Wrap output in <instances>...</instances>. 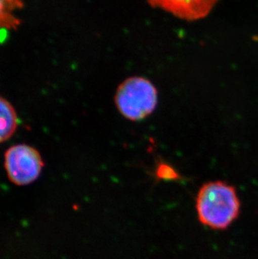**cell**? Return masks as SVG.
<instances>
[{
  "label": "cell",
  "mask_w": 258,
  "mask_h": 259,
  "mask_svg": "<svg viewBox=\"0 0 258 259\" xmlns=\"http://www.w3.org/2000/svg\"><path fill=\"white\" fill-rule=\"evenodd\" d=\"M195 210L201 225L214 231H225L241 212V201L236 190L226 181L203 184L195 198Z\"/></svg>",
  "instance_id": "1"
},
{
  "label": "cell",
  "mask_w": 258,
  "mask_h": 259,
  "mask_svg": "<svg viewBox=\"0 0 258 259\" xmlns=\"http://www.w3.org/2000/svg\"><path fill=\"white\" fill-rule=\"evenodd\" d=\"M115 103L118 111L127 119H144L155 110L158 91L148 79L134 76L118 87Z\"/></svg>",
  "instance_id": "2"
},
{
  "label": "cell",
  "mask_w": 258,
  "mask_h": 259,
  "mask_svg": "<svg viewBox=\"0 0 258 259\" xmlns=\"http://www.w3.org/2000/svg\"><path fill=\"white\" fill-rule=\"evenodd\" d=\"M44 167L39 152L27 144L14 145L5 154L8 178L16 186H27L39 178Z\"/></svg>",
  "instance_id": "3"
},
{
  "label": "cell",
  "mask_w": 258,
  "mask_h": 259,
  "mask_svg": "<svg viewBox=\"0 0 258 259\" xmlns=\"http://www.w3.org/2000/svg\"><path fill=\"white\" fill-rule=\"evenodd\" d=\"M153 7L159 8L183 20L205 18L219 0H148Z\"/></svg>",
  "instance_id": "4"
},
{
  "label": "cell",
  "mask_w": 258,
  "mask_h": 259,
  "mask_svg": "<svg viewBox=\"0 0 258 259\" xmlns=\"http://www.w3.org/2000/svg\"><path fill=\"white\" fill-rule=\"evenodd\" d=\"M23 8L22 0H0V43L5 39L8 32L20 27L21 20L15 13Z\"/></svg>",
  "instance_id": "5"
},
{
  "label": "cell",
  "mask_w": 258,
  "mask_h": 259,
  "mask_svg": "<svg viewBox=\"0 0 258 259\" xmlns=\"http://www.w3.org/2000/svg\"><path fill=\"white\" fill-rule=\"evenodd\" d=\"M19 125V118L14 106L0 96V143L12 137Z\"/></svg>",
  "instance_id": "6"
},
{
  "label": "cell",
  "mask_w": 258,
  "mask_h": 259,
  "mask_svg": "<svg viewBox=\"0 0 258 259\" xmlns=\"http://www.w3.org/2000/svg\"><path fill=\"white\" fill-rule=\"evenodd\" d=\"M157 181H182L181 173L166 162H158L153 174Z\"/></svg>",
  "instance_id": "7"
}]
</instances>
